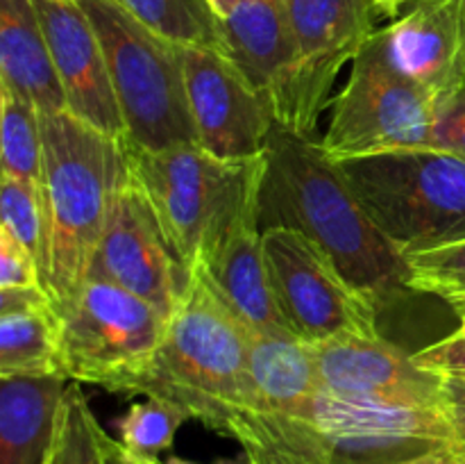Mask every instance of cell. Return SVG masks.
Listing matches in <instances>:
<instances>
[{"mask_svg": "<svg viewBox=\"0 0 465 464\" xmlns=\"http://www.w3.org/2000/svg\"><path fill=\"white\" fill-rule=\"evenodd\" d=\"M259 226L302 232L380 308L416 294L407 257L368 217L352 187L312 136L277 126L272 130L259 194Z\"/></svg>", "mask_w": 465, "mask_h": 464, "instance_id": "obj_1", "label": "cell"}, {"mask_svg": "<svg viewBox=\"0 0 465 464\" xmlns=\"http://www.w3.org/2000/svg\"><path fill=\"white\" fill-rule=\"evenodd\" d=\"M44 127L45 244L44 287L59 314L91 277L95 253L127 176L123 139L104 135L71 112L41 114Z\"/></svg>", "mask_w": 465, "mask_h": 464, "instance_id": "obj_2", "label": "cell"}, {"mask_svg": "<svg viewBox=\"0 0 465 464\" xmlns=\"http://www.w3.org/2000/svg\"><path fill=\"white\" fill-rule=\"evenodd\" d=\"M134 394L173 400L221 435L236 414L257 405L248 364V328L200 268L168 317L157 355L136 382Z\"/></svg>", "mask_w": 465, "mask_h": 464, "instance_id": "obj_3", "label": "cell"}, {"mask_svg": "<svg viewBox=\"0 0 465 464\" xmlns=\"http://www.w3.org/2000/svg\"><path fill=\"white\" fill-rule=\"evenodd\" d=\"M259 432L322 464H400L465 444L448 408L377 403L321 389L286 414L239 412Z\"/></svg>", "mask_w": 465, "mask_h": 464, "instance_id": "obj_4", "label": "cell"}, {"mask_svg": "<svg viewBox=\"0 0 465 464\" xmlns=\"http://www.w3.org/2000/svg\"><path fill=\"white\" fill-rule=\"evenodd\" d=\"M123 144L132 176L191 273L236 218L259 205L266 153L221 159L198 144L166 150H145L125 139Z\"/></svg>", "mask_w": 465, "mask_h": 464, "instance_id": "obj_5", "label": "cell"}, {"mask_svg": "<svg viewBox=\"0 0 465 464\" xmlns=\"http://www.w3.org/2000/svg\"><path fill=\"white\" fill-rule=\"evenodd\" d=\"M336 168L404 257L465 239V159L459 155L404 148Z\"/></svg>", "mask_w": 465, "mask_h": 464, "instance_id": "obj_6", "label": "cell"}, {"mask_svg": "<svg viewBox=\"0 0 465 464\" xmlns=\"http://www.w3.org/2000/svg\"><path fill=\"white\" fill-rule=\"evenodd\" d=\"M107 57L125 141L145 150L198 144L182 45L136 21L116 0H80Z\"/></svg>", "mask_w": 465, "mask_h": 464, "instance_id": "obj_7", "label": "cell"}, {"mask_svg": "<svg viewBox=\"0 0 465 464\" xmlns=\"http://www.w3.org/2000/svg\"><path fill=\"white\" fill-rule=\"evenodd\" d=\"M436 98L398 66L377 30L331 103L321 150L334 164L404 148H430Z\"/></svg>", "mask_w": 465, "mask_h": 464, "instance_id": "obj_8", "label": "cell"}, {"mask_svg": "<svg viewBox=\"0 0 465 464\" xmlns=\"http://www.w3.org/2000/svg\"><path fill=\"white\" fill-rule=\"evenodd\" d=\"M166 321L148 300L89 277L62 312V371L73 382L132 396L157 355Z\"/></svg>", "mask_w": 465, "mask_h": 464, "instance_id": "obj_9", "label": "cell"}, {"mask_svg": "<svg viewBox=\"0 0 465 464\" xmlns=\"http://www.w3.org/2000/svg\"><path fill=\"white\" fill-rule=\"evenodd\" d=\"M268 285L291 330L309 344L331 337H377L380 305L341 273L334 259L302 232L262 230Z\"/></svg>", "mask_w": 465, "mask_h": 464, "instance_id": "obj_10", "label": "cell"}, {"mask_svg": "<svg viewBox=\"0 0 465 464\" xmlns=\"http://www.w3.org/2000/svg\"><path fill=\"white\" fill-rule=\"evenodd\" d=\"M91 277L123 287L166 317L175 312L193 280L130 166L114 198Z\"/></svg>", "mask_w": 465, "mask_h": 464, "instance_id": "obj_11", "label": "cell"}, {"mask_svg": "<svg viewBox=\"0 0 465 464\" xmlns=\"http://www.w3.org/2000/svg\"><path fill=\"white\" fill-rule=\"evenodd\" d=\"M300 53L298 82L286 132L313 136L341 68L377 32L372 0H282Z\"/></svg>", "mask_w": 465, "mask_h": 464, "instance_id": "obj_12", "label": "cell"}, {"mask_svg": "<svg viewBox=\"0 0 465 464\" xmlns=\"http://www.w3.org/2000/svg\"><path fill=\"white\" fill-rule=\"evenodd\" d=\"M182 62L200 148L221 159L266 153L275 118L234 62L207 45H182Z\"/></svg>", "mask_w": 465, "mask_h": 464, "instance_id": "obj_13", "label": "cell"}, {"mask_svg": "<svg viewBox=\"0 0 465 464\" xmlns=\"http://www.w3.org/2000/svg\"><path fill=\"white\" fill-rule=\"evenodd\" d=\"M322 389L377 403L445 405V376L427 371L384 337H331L312 344Z\"/></svg>", "mask_w": 465, "mask_h": 464, "instance_id": "obj_14", "label": "cell"}, {"mask_svg": "<svg viewBox=\"0 0 465 464\" xmlns=\"http://www.w3.org/2000/svg\"><path fill=\"white\" fill-rule=\"evenodd\" d=\"M66 98V112L86 126L125 139L103 44L80 0H32Z\"/></svg>", "mask_w": 465, "mask_h": 464, "instance_id": "obj_15", "label": "cell"}, {"mask_svg": "<svg viewBox=\"0 0 465 464\" xmlns=\"http://www.w3.org/2000/svg\"><path fill=\"white\" fill-rule=\"evenodd\" d=\"M221 53L234 62L254 91L266 100L275 126L286 130L293 105L300 53L282 0H248L225 18Z\"/></svg>", "mask_w": 465, "mask_h": 464, "instance_id": "obj_16", "label": "cell"}, {"mask_svg": "<svg viewBox=\"0 0 465 464\" xmlns=\"http://www.w3.org/2000/svg\"><path fill=\"white\" fill-rule=\"evenodd\" d=\"M380 32L398 66L436 103L465 86V0H418Z\"/></svg>", "mask_w": 465, "mask_h": 464, "instance_id": "obj_17", "label": "cell"}, {"mask_svg": "<svg viewBox=\"0 0 465 464\" xmlns=\"http://www.w3.org/2000/svg\"><path fill=\"white\" fill-rule=\"evenodd\" d=\"M195 268L204 273L245 328L272 335H295L282 317L268 285L259 205L241 214Z\"/></svg>", "mask_w": 465, "mask_h": 464, "instance_id": "obj_18", "label": "cell"}, {"mask_svg": "<svg viewBox=\"0 0 465 464\" xmlns=\"http://www.w3.org/2000/svg\"><path fill=\"white\" fill-rule=\"evenodd\" d=\"M71 382L62 371L0 376V464H50Z\"/></svg>", "mask_w": 465, "mask_h": 464, "instance_id": "obj_19", "label": "cell"}, {"mask_svg": "<svg viewBox=\"0 0 465 464\" xmlns=\"http://www.w3.org/2000/svg\"><path fill=\"white\" fill-rule=\"evenodd\" d=\"M0 85L35 105L39 114L66 109L32 0H0Z\"/></svg>", "mask_w": 465, "mask_h": 464, "instance_id": "obj_20", "label": "cell"}, {"mask_svg": "<svg viewBox=\"0 0 465 464\" xmlns=\"http://www.w3.org/2000/svg\"><path fill=\"white\" fill-rule=\"evenodd\" d=\"M54 371H62V314L48 291L0 289V376Z\"/></svg>", "mask_w": 465, "mask_h": 464, "instance_id": "obj_21", "label": "cell"}, {"mask_svg": "<svg viewBox=\"0 0 465 464\" xmlns=\"http://www.w3.org/2000/svg\"><path fill=\"white\" fill-rule=\"evenodd\" d=\"M248 364L257 398L250 412L286 414L322 389L312 344L291 332L248 328Z\"/></svg>", "mask_w": 465, "mask_h": 464, "instance_id": "obj_22", "label": "cell"}, {"mask_svg": "<svg viewBox=\"0 0 465 464\" xmlns=\"http://www.w3.org/2000/svg\"><path fill=\"white\" fill-rule=\"evenodd\" d=\"M0 176L16 177L41 189L44 182V127L39 109L0 85Z\"/></svg>", "mask_w": 465, "mask_h": 464, "instance_id": "obj_23", "label": "cell"}, {"mask_svg": "<svg viewBox=\"0 0 465 464\" xmlns=\"http://www.w3.org/2000/svg\"><path fill=\"white\" fill-rule=\"evenodd\" d=\"M163 39L177 45H207L221 50L218 16L207 0H116Z\"/></svg>", "mask_w": 465, "mask_h": 464, "instance_id": "obj_24", "label": "cell"}, {"mask_svg": "<svg viewBox=\"0 0 465 464\" xmlns=\"http://www.w3.org/2000/svg\"><path fill=\"white\" fill-rule=\"evenodd\" d=\"M189 412L162 396H145L116 421L118 441L127 453L143 459H159L173 449L177 430L189 421Z\"/></svg>", "mask_w": 465, "mask_h": 464, "instance_id": "obj_25", "label": "cell"}, {"mask_svg": "<svg viewBox=\"0 0 465 464\" xmlns=\"http://www.w3.org/2000/svg\"><path fill=\"white\" fill-rule=\"evenodd\" d=\"M0 227L21 241L44 267L45 214L41 189L16 177L0 176Z\"/></svg>", "mask_w": 465, "mask_h": 464, "instance_id": "obj_26", "label": "cell"}, {"mask_svg": "<svg viewBox=\"0 0 465 464\" xmlns=\"http://www.w3.org/2000/svg\"><path fill=\"white\" fill-rule=\"evenodd\" d=\"M411 289L431 294L450 305L465 298V239L409 255Z\"/></svg>", "mask_w": 465, "mask_h": 464, "instance_id": "obj_27", "label": "cell"}, {"mask_svg": "<svg viewBox=\"0 0 465 464\" xmlns=\"http://www.w3.org/2000/svg\"><path fill=\"white\" fill-rule=\"evenodd\" d=\"M98 419L91 412L82 389L77 382H71L66 391V430L75 464H104L98 441Z\"/></svg>", "mask_w": 465, "mask_h": 464, "instance_id": "obj_28", "label": "cell"}, {"mask_svg": "<svg viewBox=\"0 0 465 464\" xmlns=\"http://www.w3.org/2000/svg\"><path fill=\"white\" fill-rule=\"evenodd\" d=\"M225 435L239 441V446L243 449L245 464H322L309 455L300 453V450L271 439L239 414L230 421Z\"/></svg>", "mask_w": 465, "mask_h": 464, "instance_id": "obj_29", "label": "cell"}, {"mask_svg": "<svg viewBox=\"0 0 465 464\" xmlns=\"http://www.w3.org/2000/svg\"><path fill=\"white\" fill-rule=\"evenodd\" d=\"M0 289H45L41 267L35 255L0 227Z\"/></svg>", "mask_w": 465, "mask_h": 464, "instance_id": "obj_30", "label": "cell"}, {"mask_svg": "<svg viewBox=\"0 0 465 464\" xmlns=\"http://www.w3.org/2000/svg\"><path fill=\"white\" fill-rule=\"evenodd\" d=\"M430 148L448 150L465 159V86L436 103Z\"/></svg>", "mask_w": 465, "mask_h": 464, "instance_id": "obj_31", "label": "cell"}, {"mask_svg": "<svg viewBox=\"0 0 465 464\" xmlns=\"http://www.w3.org/2000/svg\"><path fill=\"white\" fill-rule=\"evenodd\" d=\"M413 359L427 371L445 378H465V332L459 328L452 335L413 353Z\"/></svg>", "mask_w": 465, "mask_h": 464, "instance_id": "obj_32", "label": "cell"}, {"mask_svg": "<svg viewBox=\"0 0 465 464\" xmlns=\"http://www.w3.org/2000/svg\"><path fill=\"white\" fill-rule=\"evenodd\" d=\"M445 408L465 444V378H445Z\"/></svg>", "mask_w": 465, "mask_h": 464, "instance_id": "obj_33", "label": "cell"}, {"mask_svg": "<svg viewBox=\"0 0 465 464\" xmlns=\"http://www.w3.org/2000/svg\"><path fill=\"white\" fill-rule=\"evenodd\" d=\"M98 441H100V449H103L104 464H159L162 462V459H143L127 453V450L121 446V441L112 439V437L104 432L103 426H98Z\"/></svg>", "mask_w": 465, "mask_h": 464, "instance_id": "obj_34", "label": "cell"}, {"mask_svg": "<svg viewBox=\"0 0 465 464\" xmlns=\"http://www.w3.org/2000/svg\"><path fill=\"white\" fill-rule=\"evenodd\" d=\"M50 464H75V455H73L71 439H68V430H66V409H64L62 432H59L57 449H54V455L53 459H50Z\"/></svg>", "mask_w": 465, "mask_h": 464, "instance_id": "obj_35", "label": "cell"}, {"mask_svg": "<svg viewBox=\"0 0 465 464\" xmlns=\"http://www.w3.org/2000/svg\"><path fill=\"white\" fill-rule=\"evenodd\" d=\"M400 464H465V453L461 450H443V453L422 455V458L407 459Z\"/></svg>", "mask_w": 465, "mask_h": 464, "instance_id": "obj_36", "label": "cell"}, {"mask_svg": "<svg viewBox=\"0 0 465 464\" xmlns=\"http://www.w3.org/2000/svg\"><path fill=\"white\" fill-rule=\"evenodd\" d=\"M372 3H375L380 16L393 18L402 12V7H407L409 3H413V0H372Z\"/></svg>", "mask_w": 465, "mask_h": 464, "instance_id": "obj_37", "label": "cell"}, {"mask_svg": "<svg viewBox=\"0 0 465 464\" xmlns=\"http://www.w3.org/2000/svg\"><path fill=\"white\" fill-rule=\"evenodd\" d=\"M207 3L218 18H225L227 14H232L239 5L248 3V0H207Z\"/></svg>", "mask_w": 465, "mask_h": 464, "instance_id": "obj_38", "label": "cell"}, {"mask_svg": "<svg viewBox=\"0 0 465 464\" xmlns=\"http://www.w3.org/2000/svg\"><path fill=\"white\" fill-rule=\"evenodd\" d=\"M454 309L459 312V318H461V330L465 332V300H459V303H454Z\"/></svg>", "mask_w": 465, "mask_h": 464, "instance_id": "obj_39", "label": "cell"}, {"mask_svg": "<svg viewBox=\"0 0 465 464\" xmlns=\"http://www.w3.org/2000/svg\"><path fill=\"white\" fill-rule=\"evenodd\" d=\"M159 464H198V462H191V459H184V458H168L166 462H159Z\"/></svg>", "mask_w": 465, "mask_h": 464, "instance_id": "obj_40", "label": "cell"}, {"mask_svg": "<svg viewBox=\"0 0 465 464\" xmlns=\"http://www.w3.org/2000/svg\"><path fill=\"white\" fill-rule=\"evenodd\" d=\"M461 300H465V298H461ZM457 303H459V300H457ZM452 305H454V303H452Z\"/></svg>", "mask_w": 465, "mask_h": 464, "instance_id": "obj_41", "label": "cell"}]
</instances>
